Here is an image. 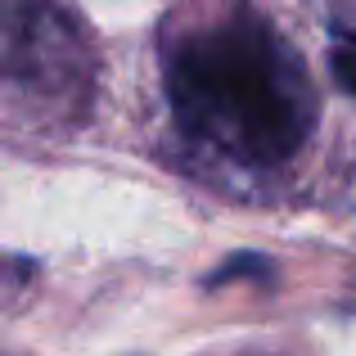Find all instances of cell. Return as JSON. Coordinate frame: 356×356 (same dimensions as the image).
<instances>
[{"mask_svg":"<svg viewBox=\"0 0 356 356\" xmlns=\"http://www.w3.org/2000/svg\"><path fill=\"white\" fill-rule=\"evenodd\" d=\"M163 86L185 140L261 172L298 158L321 113L302 54L257 14L190 32L167 54Z\"/></svg>","mask_w":356,"mask_h":356,"instance_id":"obj_1","label":"cell"},{"mask_svg":"<svg viewBox=\"0 0 356 356\" xmlns=\"http://www.w3.org/2000/svg\"><path fill=\"white\" fill-rule=\"evenodd\" d=\"M270 257H261V252H235V257H226L217 270L208 275V289H221V284H239V280H270Z\"/></svg>","mask_w":356,"mask_h":356,"instance_id":"obj_2","label":"cell"},{"mask_svg":"<svg viewBox=\"0 0 356 356\" xmlns=\"http://www.w3.org/2000/svg\"><path fill=\"white\" fill-rule=\"evenodd\" d=\"M334 77H339V86H348L356 95V36H343L339 45H334Z\"/></svg>","mask_w":356,"mask_h":356,"instance_id":"obj_3","label":"cell"}]
</instances>
